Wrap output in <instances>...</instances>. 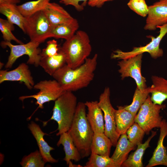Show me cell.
<instances>
[{"mask_svg": "<svg viewBox=\"0 0 167 167\" xmlns=\"http://www.w3.org/2000/svg\"><path fill=\"white\" fill-rule=\"evenodd\" d=\"M98 55L88 58L82 65L72 68L66 64L52 75L64 91H76L88 86L93 79Z\"/></svg>", "mask_w": 167, "mask_h": 167, "instance_id": "cell-1", "label": "cell"}, {"mask_svg": "<svg viewBox=\"0 0 167 167\" xmlns=\"http://www.w3.org/2000/svg\"><path fill=\"white\" fill-rule=\"evenodd\" d=\"M85 103L77 104L74 118L67 132L72 138L82 158L91 154V145L94 132L86 117Z\"/></svg>", "mask_w": 167, "mask_h": 167, "instance_id": "cell-2", "label": "cell"}, {"mask_svg": "<svg viewBox=\"0 0 167 167\" xmlns=\"http://www.w3.org/2000/svg\"><path fill=\"white\" fill-rule=\"evenodd\" d=\"M61 49L65 55L66 64L73 69L84 63L92 49L89 36L82 30L77 31L72 37L66 40Z\"/></svg>", "mask_w": 167, "mask_h": 167, "instance_id": "cell-3", "label": "cell"}, {"mask_svg": "<svg viewBox=\"0 0 167 167\" xmlns=\"http://www.w3.org/2000/svg\"><path fill=\"white\" fill-rule=\"evenodd\" d=\"M54 102L50 120L58 125L57 136L67 132L69 129L75 117L77 105V98L72 92L65 91Z\"/></svg>", "mask_w": 167, "mask_h": 167, "instance_id": "cell-4", "label": "cell"}, {"mask_svg": "<svg viewBox=\"0 0 167 167\" xmlns=\"http://www.w3.org/2000/svg\"><path fill=\"white\" fill-rule=\"evenodd\" d=\"M166 107L165 104H154L149 95L135 115V122L139 125L145 133L148 134L153 128L160 127L163 119L160 113Z\"/></svg>", "mask_w": 167, "mask_h": 167, "instance_id": "cell-5", "label": "cell"}, {"mask_svg": "<svg viewBox=\"0 0 167 167\" xmlns=\"http://www.w3.org/2000/svg\"><path fill=\"white\" fill-rule=\"evenodd\" d=\"M24 28L31 41L40 44L51 37L52 27L42 10L25 18Z\"/></svg>", "mask_w": 167, "mask_h": 167, "instance_id": "cell-6", "label": "cell"}, {"mask_svg": "<svg viewBox=\"0 0 167 167\" xmlns=\"http://www.w3.org/2000/svg\"><path fill=\"white\" fill-rule=\"evenodd\" d=\"M160 28L159 34L156 37L149 36L148 37L151 41L146 45L134 47L130 51L124 52L119 49L113 51L111 58L118 59H125L144 53H148L153 58L156 59L163 56V49L159 47L160 42L163 37L167 33V23L158 27Z\"/></svg>", "mask_w": 167, "mask_h": 167, "instance_id": "cell-7", "label": "cell"}, {"mask_svg": "<svg viewBox=\"0 0 167 167\" xmlns=\"http://www.w3.org/2000/svg\"><path fill=\"white\" fill-rule=\"evenodd\" d=\"M40 44L30 41L29 42L18 45H13L11 42L3 41L1 42V45L3 48L8 46L10 49V53L5 67L10 68L16 60L21 56L27 55L28 57L27 63L34 65L36 66H39L41 58V50L39 47Z\"/></svg>", "mask_w": 167, "mask_h": 167, "instance_id": "cell-8", "label": "cell"}, {"mask_svg": "<svg viewBox=\"0 0 167 167\" xmlns=\"http://www.w3.org/2000/svg\"><path fill=\"white\" fill-rule=\"evenodd\" d=\"M110 96V89L109 87H106L100 96L98 103L103 113L105 122L104 133L111 140L113 146L115 147L120 135L116 131V110L111 105Z\"/></svg>", "mask_w": 167, "mask_h": 167, "instance_id": "cell-9", "label": "cell"}, {"mask_svg": "<svg viewBox=\"0 0 167 167\" xmlns=\"http://www.w3.org/2000/svg\"><path fill=\"white\" fill-rule=\"evenodd\" d=\"M33 88L39 91L36 94L20 96L19 99L22 101L25 99L33 98L36 100L35 104L38 105L37 108L43 109V105L47 102L55 101L65 91L59 84L55 79L41 81L35 84Z\"/></svg>", "mask_w": 167, "mask_h": 167, "instance_id": "cell-10", "label": "cell"}, {"mask_svg": "<svg viewBox=\"0 0 167 167\" xmlns=\"http://www.w3.org/2000/svg\"><path fill=\"white\" fill-rule=\"evenodd\" d=\"M142 57L143 54H139L121 60L118 63L121 79L129 77L132 78L135 82L137 88L141 90L147 88L146 78L142 75L141 72Z\"/></svg>", "mask_w": 167, "mask_h": 167, "instance_id": "cell-11", "label": "cell"}, {"mask_svg": "<svg viewBox=\"0 0 167 167\" xmlns=\"http://www.w3.org/2000/svg\"><path fill=\"white\" fill-rule=\"evenodd\" d=\"M167 23V0H159L148 6V11L144 28L155 30Z\"/></svg>", "mask_w": 167, "mask_h": 167, "instance_id": "cell-12", "label": "cell"}, {"mask_svg": "<svg viewBox=\"0 0 167 167\" xmlns=\"http://www.w3.org/2000/svg\"><path fill=\"white\" fill-rule=\"evenodd\" d=\"M5 81H19L24 82L27 88L31 89L35 85L33 77L28 66L26 63L20 64L15 69L0 71V83Z\"/></svg>", "mask_w": 167, "mask_h": 167, "instance_id": "cell-13", "label": "cell"}, {"mask_svg": "<svg viewBox=\"0 0 167 167\" xmlns=\"http://www.w3.org/2000/svg\"><path fill=\"white\" fill-rule=\"evenodd\" d=\"M160 128V133L157 146L146 167H152L158 165L167 166V150L164 145V140L167 136V121L163 119Z\"/></svg>", "mask_w": 167, "mask_h": 167, "instance_id": "cell-14", "label": "cell"}, {"mask_svg": "<svg viewBox=\"0 0 167 167\" xmlns=\"http://www.w3.org/2000/svg\"><path fill=\"white\" fill-rule=\"evenodd\" d=\"M28 128L36 141L44 161L46 163L57 162L58 160L54 159L50 153L51 151L54 150V148L50 146L44 139V136L46 133L43 132L39 126L32 121L28 124Z\"/></svg>", "mask_w": 167, "mask_h": 167, "instance_id": "cell-15", "label": "cell"}, {"mask_svg": "<svg viewBox=\"0 0 167 167\" xmlns=\"http://www.w3.org/2000/svg\"><path fill=\"white\" fill-rule=\"evenodd\" d=\"M85 104L88 109L87 118L94 133H104L103 113L98 101H87Z\"/></svg>", "mask_w": 167, "mask_h": 167, "instance_id": "cell-16", "label": "cell"}, {"mask_svg": "<svg viewBox=\"0 0 167 167\" xmlns=\"http://www.w3.org/2000/svg\"><path fill=\"white\" fill-rule=\"evenodd\" d=\"M42 11L52 27L66 23L73 19L63 7L55 2H49Z\"/></svg>", "mask_w": 167, "mask_h": 167, "instance_id": "cell-17", "label": "cell"}, {"mask_svg": "<svg viewBox=\"0 0 167 167\" xmlns=\"http://www.w3.org/2000/svg\"><path fill=\"white\" fill-rule=\"evenodd\" d=\"M137 145L131 142L126 133L122 134L117 142L114 151L111 158L116 167H120L127 158L129 152Z\"/></svg>", "mask_w": 167, "mask_h": 167, "instance_id": "cell-18", "label": "cell"}, {"mask_svg": "<svg viewBox=\"0 0 167 167\" xmlns=\"http://www.w3.org/2000/svg\"><path fill=\"white\" fill-rule=\"evenodd\" d=\"M151 99L155 104L161 105L167 99V79L156 75L151 77Z\"/></svg>", "mask_w": 167, "mask_h": 167, "instance_id": "cell-19", "label": "cell"}, {"mask_svg": "<svg viewBox=\"0 0 167 167\" xmlns=\"http://www.w3.org/2000/svg\"><path fill=\"white\" fill-rule=\"evenodd\" d=\"M156 135V131H152L151 135L143 143L137 144V147L135 151L128 156L126 160L122 163V167H142V159L146 150L149 147V143L152 139Z\"/></svg>", "mask_w": 167, "mask_h": 167, "instance_id": "cell-20", "label": "cell"}, {"mask_svg": "<svg viewBox=\"0 0 167 167\" xmlns=\"http://www.w3.org/2000/svg\"><path fill=\"white\" fill-rule=\"evenodd\" d=\"M57 145L59 147L62 145L65 153V157L63 160L67 165L71 160L75 162L79 161L82 158L81 155L75 145L73 139L70 135L65 132L60 135Z\"/></svg>", "mask_w": 167, "mask_h": 167, "instance_id": "cell-21", "label": "cell"}, {"mask_svg": "<svg viewBox=\"0 0 167 167\" xmlns=\"http://www.w3.org/2000/svg\"><path fill=\"white\" fill-rule=\"evenodd\" d=\"M66 64L65 55L60 48L55 55L51 57H41L40 63L45 71L52 76L54 73Z\"/></svg>", "mask_w": 167, "mask_h": 167, "instance_id": "cell-22", "label": "cell"}, {"mask_svg": "<svg viewBox=\"0 0 167 167\" xmlns=\"http://www.w3.org/2000/svg\"><path fill=\"white\" fill-rule=\"evenodd\" d=\"M115 112L116 131L120 136L126 133L129 128L135 122L134 115L126 110L125 106H117Z\"/></svg>", "mask_w": 167, "mask_h": 167, "instance_id": "cell-23", "label": "cell"}, {"mask_svg": "<svg viewBox=\"0 0 167 167\" xmlns=\"http://www.w3.org/2000/svg\"><path fill=\"white\" fill-rule=\"evenodd\" d=\"M112 143L104 133H94L91 145V153L109 156Z\"/></svg>", "mask_w": 167, "mask_h": 167, "instance_id": "cell-24", "label": "cell"}, {"mask_svg": "<svg viewBox=\"0 0 167 167\" xmlns=\"http://www.w3.org/2000/svg\"><path fill=\"white\" fill-rule=\"evenodd\" d=\"M79 28V24L75 18L66 23L52 28L51 37L62 38L67 40L72 37Z\"/></svg>", "mask_w": 167, "mask_h": 167, "instance_id": "cell-25", "label": "cell"}, {"mask_svg": "<svg viewBox=\"0 0 167 167\" xmlns=\"http://www.w3.org/2000/svg\"><path fill=\"white\" fill-rule=\"evenodd\" d=\"M0 12L5 15L9 22L17 25L24 33V25L25 17L18 10L16 4L0 3Z\"/></svg>", "mask_w": 167, "mask_h": 167, "instance_id": "cell-26", "label": "cell"}, {"mask_svg": "<svg viewBox=\"0 0 167 167\" xmlns=\"http://www.w3.org/2000/svg\"><path fill=\"white\" fill-rule=\"evenodd\" d=\"M50 0H36L28 1L17 5L18 9L25 18H28L36 12L43 10Z\"/></svg>", "mask_w": 167, "mask_h": 167, "instance_id": "cell-27", "label": "cell"}, {"mask_svg": "<svg viewBox=\"0 0 167 167\" xmlns=\"http://www.w3.org/2000/svg\"><path fill=\"white\" fill-rule=\"evenodd\" d=\"M150 93V87L143 90H141L136 88L133 96L132 102L129 105L125 106V109L136 115L137 112L145 102Z\"/></svg>", "mask_w": 167, "mask_h": 167, "instance_id": "cell-28", "label": "cell"}, {"mask_svg": "<svg viewBox=\"0 0 167 167\" xmlns=\"http://www.w3.org/2000/svg\"><path fill=\"white\" fill-rule=\"evenodd\" d=\"M84 167H116L109 156L91 153L88 161Z\"/></svg>", "mask_w": 167, "mask_h": 167, "instance_id": "cell-29", "label": "cell"}, {"mask_svg": "<svg viewBox=\"0 0 167 167\" xmlns=\"http://www.w3.org/2000/svg\"><path fill=\"white\" fill-rule=\"evenodd\" d=\"M45 163L39 151L36 150L24 156L20 164L23 167H44Z\"/></svg>", "mask_w": 167, "mask_h": 167, "instance_id": "cell-30", "label": "cell"}, {"mask_svg": "<svg viewBox=\"0 0 167 167\" xmlns=\"http://www.w3.org/2000/svg\"><path fill=\"white\" fill-rule=\"evenodd\" d=\"M14 29V24L7 19L0 18V30L4 41L11 42L13 41L19 44H23L21 41L18 39L13 34L12 31Z\"/></svg>", "mask_w": 167, "mask_h": 167, "instance_id": "cell-31", "label": "cell"}, {"mask_svg": "<svg viewBox=\"0 0 167 167\" xmlns=\"http://www.w3.org/2000/svg\"><path fill=\"white\" fill-rule=\"evenodd\" d=\"M126 133L129 140L137 145L138 143H142L145 134L143 129L135 122L129 128Z\"/></svg>", "mask_w": 167, "mask_h": 167, "instance_id": "cell-32", "label": "cell"}, {"mask_svg": "<svg viewBox=\"0 0 167 167\" xmlns=\"http://www.w3.org/2000/svg\"><path fill=\"white\" fill-rule=\"evenodd\" d=\"M127 5L131 10L138 15L143 17L148 15V6L145 0H129Z\"/></svg>", "mask_w": 167, "mask_h": 167, "instance_id": "cell-33", "label": "cell"}, {"mask_svg": "<svg viewBox=\"0 0 167 167\" xmlns=\"http://www.w3.org/2000/svg\"><path fill=\"white\" fill-rule=\"evenodd\" d=\"M59 49L56 40H49L47 42L46 48L41 50L40 55L41 57L53 56L58 54Z\"/></svg>", "mask_w": 167, "mask_h": 167, "instance_id": "cell-34", "label": "cell"}, {"mask_svg": "<svg viewBox=\"0 0 167 167\" xmlns=\"http://www.w3.org/2000/svg\"><path fill=\"white\" fill-rule=\"evenodd\" d=\"M89 0H62L60 1L61 3L65 5H71L78 11L83 10Z\"/></svg>", "mask_w": 167, "mask_h": 167, "instance_id": "cell-35", "label": "cell"}, {"mask_svg": "<svg viewBox=\"0 0 167 167\" xmlns=\"http://www.w3.org/2000/svg\"><path fill=\"white\" fill-rule=\"evenodd\" d=\"M113 0H89L88 4L92 7L100 8L106 2L111 1Z\"/></svg>", "mask_w": 167, "mask_h": 167, "instance_id": "cell-36", "label": "cell"}, {"mask_svg": "<svg viewBox=\"0 0 167 167\" xmlns=\"http://www.w3.org/2000/svg\"><path fill=\"white\" fill-rule=\"evenodd\" d=\"M20 0H0V3H6L16 4L20 2Z\"/></svg>", "mask_w": 167, "mask_h": 167, "instance_id": "cell-37", "label": "cell"}, {"mask_svg": "<svg viewBox=\"0 0 167 167\" xmlns=\"http://www.w3.org/2000/svg\"><path fill=\"white\" fill-rule=\"evenodd\" d=\"M69 167H83L80 165H76L73 164L71 161L69 162L68 165Z\"/></svg>", "mask_w": 167, "mask_h": 167, "instance_id": "cell-38", "label": "cell"}, {"mask_svg": "<svg viewBox=\"0 0 167 167\" xmlns=\"http://www.w3.org/2000/svg\"><path fill=\"white\" fill-rule=\"evenodd\" d=\"M60 0V1H62V0Z\"/></svg>", "mask_w": 167, "mask_h": 167, "instance_id": "cell-39", "label": "cell"}]
</instances>
